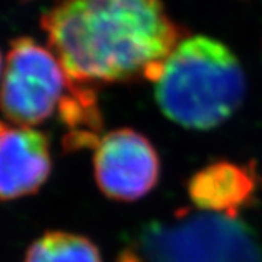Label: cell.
<instances>
[{"label": "cell", "mask_w": 262, "mask_h": 262, "mask_svg": "<svg viewBox=\"0 0 262 262\" xmlns=\"http://www.w3.org/2000/svg\"><path fill=\"white\" fill-rule=\"evenodd\" d=\"M75 83L153 82L182 39L162 0H56L41 20Z\"/></svg>", "instance_id": "cell-1"}, {"label": "cell", "mask_w": 262, "mask_h": 262, "mask_svg": "<svg viewBox=\"0 0 262 262\" xmlns=\"http://www.w3.org/2000/svg\"><path fill=\"white\" fill-rule=\"evenodd\" d=\"M153 83L162 113L192 130L223 124L242 105L246 92L244 69L233 51L204 35L182 38Z\"/></svg>", "instance_id": "cell-2"}, {"label": "cell", "mask_w": 262, "mask_h": 262, "mask_svg": "<svg viewBox=\"0 0 262 262\" xmlns=\"http://www.w3.org/2000/svg\"><path fill=\"white\" fill-rule=\"evenodd\" d=\"M118 262H262L259 246L236 217L181 213L143 226Z\"/></svg>", "instance_id": "cell-3"}, {"label": "cell", "mask_w": 262, "mask_h": 262, "mask_svg": "<svg viewBox=\"0 0 262 262\" xmlns=\"http://www.w3.org/2000/svg\"><path fill=\"white\" fill-rule=\"evenodd\" d=\"M76 84L51 50L32 38H16L6 57L0 111L16 125L34 127L60 113Z\"/></svg>", "instance_id": "cell-4"}, {"label": "cell", "mask_w": 262, "mask_h": 262, "mask_svg": "<svg viewBox=\"0 0 262 262\" xmlns=\"http://www.w3.org/2000/svg\"><path fill=\"white\" fill-rule=\"evenodd\" d=\"M95 179L108 198L136 201L158 184L159 156L143 134L131 128L110 131L96 143Z\"/></svg>", "instance_id": "cell-5"}, {"label": "cell", "mask_w": 262, "mask_h": 262, "mask_svg": "<svg viewBox=\"0 0 262 262\" xmlns=\"http://www.w3.org/2000/svg\"><path fill=\"white\" fill-rule=\"evenodd\" d=\"M51 166L44 133L0 120V201L35 194L47 182Z\"/></svg>", "instance_id": "cell-6"}, {"label": "cell", "mask_w": 262, "mask_h": 262, "mask_svg": "<svg viewBox=\"0 0 262 262\" xmlns=\"http://www.w3.org/2000/svg\"><path fill=\"white\" fill-rule=\"evenodd\" d=\"M188 195L200 210L236 217L256 195V172L234 162H214L188 181Z\"/></svg>", "instance_id": "cell-7"}, {"label": "cell", "mask_w": 262, "mask_h": 262, "mask_svg": "<svg viewBox=\"0 0 262 262\" xmlns=\"http://www.w3.org/2000/svg\"><path fill=\"white\" fill-rule=\"evenodd\" d=\"M24 262H102L96 245L67 232H48L29 246Z\"/></svg>", "instance_id": "cell-8"}, {"label": "cell", "mask_w": 262, "mask_h": 262, "mask_svg": "<svg viewBox=\"0 0 262 262\" xmlns=\"http://www.w3.org/2000/svg\"><path fill=\"white\" fill-rule=\"evenodd\" d=\"M0 72H2V54H0Z\"/></svg>", "instance_id": "cell-9"}]
</instances>
